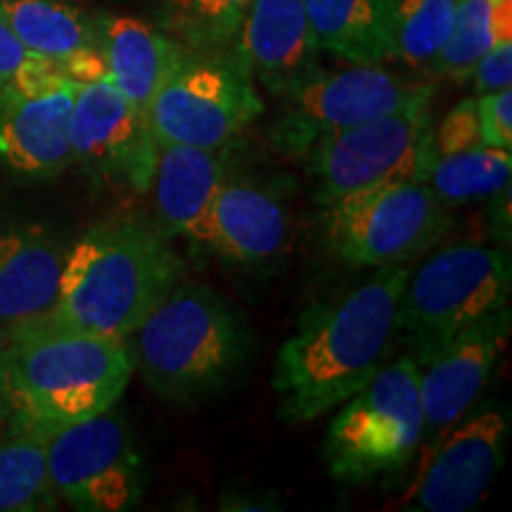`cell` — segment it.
I'll use <instances>...</instances> for the list:
<instances>
[{"instance_id":"13","label":"cell","mask_w":512,"mask_h":512,"mask_svg":"<svg viewBox=\"0 0 512 512\" xmlns=\"http://www.w3.org/2000/svg\"><path fill=\"white\" fill-rule=\"evenodd\" d=\"M510 437V413L501 403H486L467 413L437 446L420 458L408 501L427 512H467L482 501L503 467Z\"/></svg>"},{"instance_id":"30","label":"cell","mask_w":512,"mask_h":512,"mask_svg":"<svg viewBox=\"0 0 512 512\" xmlns=\"http://www.w3.org/2000/svg\"><path fill=\"white\" fill-rule=\"evenodd\" d=\"M475 95L494 93L512 86V41H503L482 55L470 74Z\"/></svg>"},{"instance_id":"7","label":"cell","mask_w":512,"mask_h":512,"mask_svg":"<svg viewBox=\"0 0 512 512\" xmlns=\"http://www.w3.org/2000/svg\"><path fill=\"white\" fill-rule=\"evenodd\" d=\"M264 114L252 74L233 50H185L147 110L162 145L223 150Z\"/></svg>"},{"instance_id":"19","label":"cell","mask_w":512,"mask_h":512,"mask_svg":"<svg viewBox=\"0 0 512 512\" xmlns=\"http://www.w3.org/2000/svg\"><path fill=\"white\" fill-rule=\"evenodd\" d=\"M226 181L228 166L221 150L159 143L150 190L162 228L200 245L211 202Z\"/></svg>"},{"instance_id":"25","label":"cell","mask_w":512,"mask_h":512,"mask_svg":"<svg viewBox=\"0 0 512 512\" xmlns=\"http://www.w3.org/2000/svg\"><path fill=\"white\" fill-rule=\"evenodd\" d=\"M458 0H387L389 60L430 72L444 48Z\"/></svg>"},{"instance_id":"28","label":"cell","mask_w":512,"mask_h":512,"mask_svg":"<svg viewBox=\"0 0 512 512\" xmlns=\"http://www.w3.org/2000/svg\"><path fill=\"white\" fill-rule=\"evenodd\" d=\"M432 143L437 155H453V152L472 150V147L484 145L477 126L475 98L460 100L458 105L446 114L444 121H441L439 126H434Z\"/></svg>"},{"instance_id":"18","label":"cell","mask_w":512,"mask_h":512,"mask_svg":"<svg viewBox=\"0 0 512 512\" xmlns=\"http://www.w3.org/2000/svg\"><path fill=\"white\" fill-rule=\"evenodd\" d=\"M287 242V211L266 188L228 181L216 192L204 223L200 245L235 266L273 261Z\"/></svg>"},{"instance_id":"24","label":"cell","mask_w":512,"mask_h":512,"mask_svg":"<svg viewBox=\"0 0 512 512\" xmlns=\"http://www.w3.org/2000/svg\"><path fill=\"white\" fill-rule=\"evenodd\" d=\"M503 41H512V0H458L451 34L430 72L467 81L482 55Z\"/></svg>"},{"instance_id":"4","label":"cell","mask_w":512,"mask_h":512,"mask_svg":"<svg viewBox=\"0 0 512 512\" xmlns=\"http://www.w3.org/2000/svg\"><path fill=\"white\" fill-rule=\"evenodd\" d=\"M136 368L159 399H211L245 368L252 332L242 313L207 285L178 283L136 330Z\"/></svg>"},{"instance_id":"17","label":"cell","mask_w":512,"mask_h":512,"mask_svg":"<svg viewBox=\"0 0 512 512\" xmlns=\"http://www.w3.org/2000/svg\"><path fill=\"white\" fill-rule=\"evenodd\" d=\"M67 249L34 223L0 228V330L43 323L55 309Z\"/></svg>"},{"instance_id":"29","label":"cell","mask_w":512,"mask_h":512,"mask_svg":"<svg viewBox=\"0 0 512 512\" xmlns=\"http://www.w3.org/2000/svg\"><path fill=\"white\" fill-rule=\"evenodd\" d=\"M475 112L484 145L512 152V88L475 95Z\"/></svg>"},{"instance_id":"1","label":"cell","mask_w":512,"mask_h":512,"mask_svg":"<svg viewBox=\"0 0 512 512\" xmlns=\"http://www.w3.org/2000/svg\"><path fill=\"white\" fill-rule=\"evenodd\" d=\"M411 271L377 268L354 290L304 313L273 361L280 418L299 425L339 408L361 392L387 361L396 339V311Z\"/></svg>"},{"instance_id":"27","label":"cell","mask_w":512,"mask_h":512,"mask_svg":"<svg viewBox=\"0 0 512 512\" xmlns=\"http://www.w3.org/2000/svg\"><path fill=\"white\" fill-rule=\"evenodd\" d=\"M252 0H162L164 31L190 50H230Z\"/></svg>"},{"instance_id":"32","label":"cell","mask_w":512,"mask_h":512,"mask_svg":"<svg viewBox=\"0 0 512 512\" xmlns=\"http://www.w3.org/2000/svg\"><path fill=\"white\" fill-rule=\"evenodd\" d=\"M10 415V358H8V335L0 330V425Z\"/></svg>"},{"instance_id":"6","label":"cell","mask_w":512,"mask_h":512,"mask_svg":"<svg viewBox=\"0 0 512 512\" xmlns=\"http://www.w3.org/2000/svg\"><path fill=\"white\" fill-rule=\"evenodd\" d=\"M342 406L323 441L325 465L335 482L370 484L401 472L420 451V375L411 354L384 363Z\"/></svg>"},{"instance_id":"10","label":"cell","mask_w":512,"mask_h":512,"mask_svg":"<svg viewBox=\"0 0 512 512\" xmlns=\"http://www.w3.org/2000/svg\"><path fill=\"white\" fill-rule=\"evenodd\" d=\"M432 98V83L408 81L382 64H351L332 72L320 67L280 100L283 114L275 121L271 138L287 155L299 157L320 136L432 102Z\"/></svg>"},{"instance_id":"16","label":"cell","mask_w":512,"mask_h":512,"mask_svg":"<svg viewBox=\"0 0 512 512\" xmlns=\"http://www.w3.org/2000/svg\"><path fill=\"white\" fill-rule=\"evenodd\" d=\"M76 83L34 95H5L0 100V166L34 181L60 176L72 166L69 117Z\"/></svg>"},{"instance_id":"21","label":"cell","mask_w":512,"mask_h":512,"mask_svg":"<svg viewBox=\"0 0 512 512\" xmlns=\"http://www.w3.org/2000/svg\"><path fill=\"white\" fill-rule=\"evenodd\" d=\"M323 53L349 64L389 60L387 0H302Z\"/></svg>"},{"instance_id":"23","label":"cell","mask_w":512,"mask_h":512,"mask_svg":"<svg viewBox=\"0 0 512 512\" xmlns=\"http://www.w3.org/2000/svg\"><path fill=\"white\" fill-rule=\"evenodd\" d=\"M0 441V512L53 510L57 496L48 475V432L8 418Z\"/></svg>"},{"instance_id":"14","label":"cell","mask_w":512,"mask_h":512,"mask_svg":"<svg viewBox=\"0 0 512 512\" xmlns=\"http://www.w3.org/2000/svg\"><path fill=\"white\" fill-rule=\"evenodd\" d=\"M510 306L458 332L430 354L415 358L420 375L425 458L456 422L475 408L510 337Z\"/></svg>"},{"instance_id":"15","label":"cell","mask_w":512,"mask_h":512,"mask_svg":"<svg viewBox=\"0 0 512 512\" xmlns=\"http://www.w3.org/2000/svg\"><path fill=\"white\" fill-rule=\"evenodd\" d=\"M230 50L278 100L323 67V48L302 0H252Z\"/></svg>"},{"instance_id":"5","label":"cell","mask_w":512,"mask_h":512,"mask_svg":"<svg viewBox=\"0 0 512 512\" xmlns=\"http://www.w3.org/2000/svg\"><path fill=\"white\" fill-rule=\"evenodd\" d=\"M510 254L501 247L458 242L432 254L408 275L396 311V337L420 358L491 313L508 309Z\"/></svg>"},{"instance_id":"12","label":"cell","mask_w":512,"mask_h":512,"mask_svg":"<svg viewBox=\"0 0 512 512\" xmlns=\"http://www.w3.org/2000/svg\"><path fill=\"white\" fill-rule=\"evenodd\" d=\"M72 166L126 192H147L159 143L140 112L110 79L76 83L69 117Z\"/></svg>"},{"instance_id":"26","label":"cell","mask_w":512,"mask_h":512,"mask_svg":"<svg viewBox=\"0 0 512 512\" xmlns=\"http://www.w3.org/2000/svg\"><path fill=\"white\" fill-rule=\"evenodd\" d=\"M510 174L512 152L482 145L453 155H434L425 181L441 204L458 207L494 197L510 185Z\"/></svg>"},{"instance_id":"11","label":"cell","mask_w":512,"mask_h":512,"mask_svg":"<svg viewBox=\"0 0 512 512\" xmlns=\"http://www.w3.org/2000/svg\"><path fill=\"white\" fill-rule=\"evenodd\" d=\"M48 475L57 501L83 512L133 510L147 486L136 437L114 406L48 432Z\"/></svg>"},{"instance_id":"8","label":"cell","mask_w":512,"mask_h":512,"mask_svg":"<svg viewBox=\"0 0 512 512\" xmlns=\"http://www.w3.org/2000/svg\"><path fill=\"white\" fill-rule=\"evenodd\" d=\"M330 254L356 268L408 264L441 238L446 204L427 181H399L320 204Z\"/></svg>"},{"instance_id":"20","label":"cell","mask_w":512,"mask_h":512,"mask_svg":"<svg viewBox=\"0 0 512 512\" xmlns=\"http://www.w3.org/2000/svg\"><path fill=\"white\" fill-rule=\"evenodd\" d=\"M95 29L110 81L147 114L152 98L188 48L138 17L98 15Z\"/></svg>"},{"instance_id":"31","label":"cell","mask_w":512,"mask_h":512,"mask_svg":"<svg viewBox=\"0 0 512 512\" xmlns=\"http://www.w3.org/2000/svg\"><path fill=\"white\" fill-rule=\"evenodd\" d=\"M29 57V50L19 43V38L12 34L8 22L0 15V98L10 95L19 69Z\"/></svg>"},{"instance_id":"22","label":"cell","mask_w":512,"mask_h":512,"mask_svg":"<svg viewBox=\"0 0 512 512\" xmlns=\"http://www.w3.org/2000/svg\"><path fill=\"white\" fill-rule=\"evenodd\" d=\"M0 15L29 53L57 64L98 46L95 17L72 0H0Z\"/></svg>"},{"instance_id":"2","label":"cell","mask_w":512,"mask_h":512,"mask_svg":"<svg viewBox=\"0 0 512 512\" xmlns=\"http://www.w3.org/2000/svg\"><path fill=\"white\" fill-rule=\"evenodd\" d=\"M185 261L162 226L119 219L88 228L64 256L50 323L105 337H133L174 287Z\"/></svg>"},{"instance_id":"3","label":"cell","mask_w":512,"mask_h":512,"mask_svg":"<svg viewBox=\"0 0 512 512\" xmlns=\"http://www.w3.org/2000/svg\"><path fill=\"white\" fill-rule=\"evenodd\" d=\"M10 415L43 430L117 406L136 373L131 337H105L43 323L8 335Z\"/></svg>"},{"instance_id":"9","label":"cell","mask_w":512,"mask_h":512,"mask_svg":"<svg viewBox=\"0 0 512 512\" xmlns=\"http://www.w3.org/2000/svg\"><path fill=\"white\" fill-rule=\"evenodd\" d=\"M432 102L320 136L299 155L316 176L318 204L399 181H425L437 152Z\"/></svg>"}]
</instances>
